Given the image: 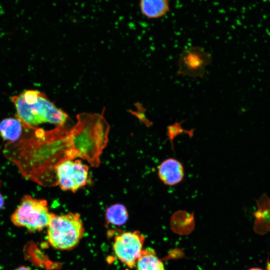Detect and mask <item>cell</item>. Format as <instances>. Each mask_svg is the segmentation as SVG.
I'll list each match as a JSON object with an SVG mask.
<instances>
[{
    "label": "cell",
    "instance_id": "9",
    "mask_svg": "<svg viewBox=\"0 0 270 270\" xmlns=\"http://www.w3.org/2000/svg\"><path fill=\"white\" fill-rule=\"evenodd\" d=\"M140 10L149 18H158L170 11L168 0H142L140 2Z\"/></svg>",
    "mask_w": 270,
    "mask_h": 270
},
{
    "label": "cell",
    "instance_id": "5",
    "mask_svg": "<svg viewBox=\"0 0 270 270\" xmlns=\"http://www.w3.org/2000/svg\"><path fill=\"white\" fill-rule=\"evenodd\" d=\"M212 54L199 46H190L184 48L178 62L176 75L194 78H202L206 67L212 62Z\"/></svg>",
    "mask_w": 270,
    "mask_h": 270
},
{
    "label": "cell",
    "instance_id": "1",
    "mask_svg": "<svg viewBox=\"0 0 270 270\" xmlns=\"http://www.w3.org/2000/svg\"><path fill=\"white\" fill-rule=\"evenodd\" d=\"M83 112L76 116L77 122L69 129L71 160H86L91 166L100 164V156L107 145L110 126L102 114Z\"/></svg>",
    "mask_w": 270,
    "mask_h": 270
},
{
    "label": "cell",
    "instance_id": "3",
    "mask_svg": "<svg viewBox=\"0 0 270 270\" xmlns=\"http://www.w3.org/2000/svg\"><path fill=\"white\" fill-rule=\"evenodd\" d=\"M47 228L46 237L49 244L59 250H70L75 248L84 232L80 215L78 213L62 215L52 213Z\"/></svg>",
    "mask_w": 270,
    "mask_h": 270
},
{
    "label": "cell",
    "instance_id": "7",
    "mask_svg": "<svg viewBox=\"0 0 270 270\" xmlns=\"http://www.w3.org/2000/svg\"><path fill=\"white\" fill-rule=\"evenodd\" d=\"M88 174V166L79 160H66L56 168L57 184L64 190L76 192L86 186Z\"/></svg>",
    "mask_w": 270,
    "mask_h": 270
},
{
    "label": "cell",
    "instance_id": "16",
    "mask_svg": "<svg viewBox=\"0 0 270 270\" xmlns=\"http://www.w3.org/2000/svg\"><path fill=\"white\" fill-rule=\"evenodd\" d=\"M249 270H262L260 268H251Z\"/></svg>",
    "mask_w": 270,
    "mask_h": 270
},
{
    "label": "cell",
    "instance_id": "11",
    "mask_svg": "<svg viewBox=\"0 0 270 270\" xmlns=\"http://www.w3.org/2000/svg\"><path fill=\"white\" fill-rule=\"evenodd\" d=\"M22 132L21 122L17 118H6L0 122V134L4 140L14 142Z\"/></svg>",
    "mask_w": 270,
    "mask_h": 270
},
{
    "label": "cell",
    "instance_id": "12",
    "mask_svg": "<svg viewBox=\"0 0 270 270\" xmlns=\"http://www.w3.org/2000/svg\"><path fill=\"white\" fill-rule=\"evenodd\" d=\"M128 218V212L122 204L112 205L106 211L105 220L108 224L122 226L127 222Z\"/></svg>",
    "mask_w": 270,
    "mask_h": 270
},
{
    "label": "cell",
    "instance_id": "15",
    "mask_svg": "<svg viewBox=\"0 0 270 270\" xmlns=\"http://www.w3.org/2000/svg\"><path fill=\"white\" fill-rule=\"evenodd\" d=\"M14 270H31L28 267L26 266H20Z\"/></svg>",
    "mask_w": 270,
    "mask_h": 270
},
{
    "label": "cell",
    "instance_id": "2",
    "mask_svg": "<svg viewBox=\"0 0 270 270\" xmlns=\"http://www.w3.org/2000/svg\"><path fill=\"white\" fill-rule=\"evenodd\" d=\"M15 106L18 119L28 126L43 123L61 126L68 116L48 100L43 92L27 90L11 98Z\"/></svg>",
    "mask_w": 270,
    "mask_h": 270
},
{
    "label": "cell",
    "instance_id": "8",
    "mask_svg": "<svg viewBox=\"0 0 270 270\" xmlns=\"http://www.w3.org/2000/svg\"><path fill=\"white\" fill-rule=\"evenodd\" d=\"M158 175L164 184L174 186L183 180L184 166L178 160L174 158H168L162 161L159 165Z\"/></svg>",
    "mask_w": 270,
    "mask_h": 270
},
{
    "label": "cell",
    "instance_id": "10",
    "mask_svg": "<svg viewBox=\"0 0 270 270\" xmlns=\"http://www.w3.org/2000/svg\"><path fill=\"white\" fill-rule=\"evenodd\" d=\"M136 266V270H165L163 262L152 248L142 250Z\"/></svg>",
    "mask_w": 270,
    "mask_h": 270
},
{
    "label": "cell",
    "instance_id": "4",
    "mask_svg": "<svg viewBox=\"0 0 270 270\" xmlns=\"http://www.w3.org/2000/svg\"><path fill=\"white\" fill-rule=\"evenodd\" d=\"M46 200L34 198L26 195L22 199L11 216L16 226L26 228L28 232H40L47 227L52 217Z\"/></svg>",
    "mask_w": 270,
    "mask_h": 270
},
{
    "label": "cell",
    "instance_id": "14",
    "mask_svg": "<svg viewBox=\"0 0 270 270\" xmlns=\"http://www.w3.org/2000/svg\"><path fill=\"white\" fill-rule=\"evenodd\" d=\"M4 205V198L0 194V210L3 207Z\"/></svg>",
    "mask_w": 270,
    "mask_h": 270
},
{
    "label": "cell",
    "instance_id": "13",
    "mask_svg": "<svg viewBox=\"0 0 270 270\" xmlns=\"http://www.w3.org/2000/svg\"><path fill=\"white\" fill-rule=\"evenodd\" d=\"M181 122H175L173 124L169 126L168 128L166 134L168 137V140H170L171 144H172V141L174 138L178 134L182 133H184L188 134L190 137H192L193 136V130H188L183 129L181 126Z\"/></svg>",
    "mask_w": 270,
    "mask_h": 270
},
{
    "label": "cell",
    "instance_id": "6",
    "mask_svg": "<svg viewBox=\"0 0 270 270\" xmlns=\"http://www.w3.org/2000/svg\"><path fill=\"white\" fill-rule=\"evenodd\" d=\"M144 236L138 231L116 236L112 248L118 258L130 268H134L143 250Z\"/></svg>",
    "mask_w": 270,
    "mask_h": 270
}]
</instances>
